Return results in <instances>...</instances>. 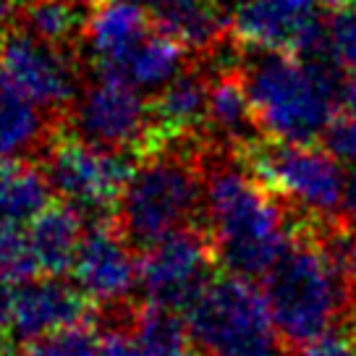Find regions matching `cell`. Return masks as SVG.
Wrapping results in <instances>:
<instances>
[{"label": "cell", "instance_id": "1", "mask_svg": "<svg viewBox=\"0 0 356 356\" xmlns=\"http://www.w3.org/2000/svg\"><path fill=\"white\" fill-rule=\"evenodd\" d=\"M204 231L215 262L231 278L265 280L283 252L307 225L293 210L257 181L241 155L207 142L202 152Z\"/></svg>", "mask_w": 356, "mask_h": 356}, {"label": "cell", "instance_id": "2", "mask_svg": "<svg viewBox=\"0 0 356 356\" xmlns=\"http://www.w3.org/2000/svg\"><path fill=\"white\" fill-rule=\"evenodd\" d=\"M262 296L283 351L296 354L335 330L356 338V301L327 270L307 225L262 280Z\"/></svg>", "mask_w": 356, "mask_h": 356}, {"label": "cell", "instance_id": "3", "mask_svg": "<svg viewBox=\"0 0 356 356\" xmlns=\"http://www.w3.org/2000/svg\"><path fill=\"white\" fill-rule=\"evenodd\" d=\"M207 142L165 147L139 160L113 215L131 246L147 249L176 231L204 222L202 152Z\"/></svg>", "mask_w": 356, "mask_h": 356}, {"label": "cell", "instance_id": "4", "mask_svg": "<svg viewBox=\"0 0 356 356\" xmlns=\"http://www.w3.org/2000/svg\"><path fill=\"white\" fill-rule=\"evenodd\" d=\"M241 81L265 139L314 147L333 118V100L299 58L246 47Z\"/></svg>", "mask_w": 356, "mask_h": 356}, {"label": "cell", "instance_id": "5", "mask_svg": "<svg viewBox=\"0 0 356 356\" xmlns=\"http://www.w3.org/2000/svg\"><path fill=\"white\" fill-rule=\"evenodd\" d=\"M249 173L307 222L341 220L346 170L323 147L262 139L241 152Z\"/></svg>", "mask_w": 356, "mask_h": 356}, {"label": "cell", "instance_id": "6", "mask_svg": "<svg viewBox=\"0 0 356 356\" xmlns=\"http://www.w3.org/2000/svg\"><path fill=\"white\" fill-rule=\"evenodd\" d=\"M194 346L202 356H280L265 296L254 283L222 275L186 312Z\"/></svg>", "mask_w": 356, "mask_h": 356}, {"label": "cell", "instance_id": "7", "mask_svg": "<svg viewBox=\"0 0 356 356\" xmlns=\"http://www.w3.org/2000/svg\"><path fill=\"white\" fill-rule=\"evenodd\" d=\"M139 160L129 152H108L66 131H58L42 157L53 194L81 215L105 220V212L118 210L126 186L131 184Z\"/></svg>", "mask_w": 356, "mask_h": 356}, {"label": "cell", "instance_id": "8", "mask_svg": "<svg viewBox=\"0 0 356 356\" xmlns=\"http://www.w3.org/2000/svg\"><path fill=\"white\" fill-rule=\"evenodd\" d=\"M215 262L204 225H191L147 246L139 257V286L152 307L189 312L210 289Z\"/></svg>", "mask_w": 356, "mask_h": 356}, {"label": "cell", "instance_id": "9", "mask_svg": "<svg viewBox=\"0 0 356 356\" xmlns=\"http://www.w3.org/2000/svg\"><path fill=\"white\" fill-rule=\"evenodd\" d=\"M0 71L37 108L56 118H68L87 84L81 81V56L56 50L19 26L0 40Z\"/></svg>", "mask_w": 356, "mask_h": 356}, {"label": "cell", "instance_id": "10", "mask_svg": "<svg viewBox=\"0 0 356 356\" xmlns=\"http://www.w3.org/2000/svg\"><path fill=\"white\" fill-rule=\"evenodd\" d=\"M147 100L118 79L87 81L66 118V131L108 152H129L139 160L147 139Z\"/></svg>", "mask_w": 356, "mask_h": 356}, {"label": "cell", "instance_id": "11", "mask_svg": "<svg viewBox=\"0 0 356 356\" xmlns=\"http://www.w3.org/2000/svg\"><path fill=\"white\" fill-rule=\"evenodd\" d=\"M76 289L102 309H121L139 286V257L113 218L95 220L74 265Z\"/></svg>", "mask_w": 356, "mask_h": 356}, {"label": "cell", "instance_id": "12", "mask_svg": "<svg viewBox=\"0 0 356 356\" xmlns=\"http://www.w3.org/2000/svg\"><path fill=\"white\" fill-rule=\"evenodd\" d=\"M234 37L246 47L301 58L323 40L317 0H252L231 16Z\"/></svg>", "mask_w": 356, "mask_h": 356}, {"label": "cell", "instance_id": "13", "mask_svg": "<svg viewBox=\"0 0 356 356\" xmlns=\"http://www.w3.org/2000/svg\"><path fill=\"white\" fill-rule=\"evenodd\" d=\"M155 32L147 6L136 0H102L89 13L84 44L92 53L97 79L126 81V66L149 34Z\"/></svg>", "mask_w": 356, "mask_h": 356}, {"label": "cell", "instance_id": "14", "mask_svg": "<svg viewBox=\"0 0 356 356\" xmlns=\"http://www.w3.org/2000/svg\"><path fill=\"white\" fill-rule=\"evenodd\" d=\"M84 293L60 278H37L13 291V323L8 338L29 346L40 338L81 325Z\"/></svg>", "mask_w": 356, "mask_h": 356}, {"label": "cell", "instance_id": "15", "mask_svg": "<svg viewBox=\"0 0 356 356\" xmlns=\"http://www.w3.org/2000/svg\"><path fill=\"white\" fill-rule=\"evenodd\" d=\"M152 26L178 42L191 58L218 50L231 34V16L215 0H147Z\"/></svg>", "mask_w": 356, "mask_h": 356}, {"label": "cell", "instance_id": "16", "mask_svg": "<svg viewBox=\"0 0 356 356\" xmlns=\"http://www.w3.org/2000/svg\"><path fill=\"white\" fill-rule=\"evenodd\" d=\"M63 126L66 118H56L37 108L0 71V160L44 157L50 142Z\"/></svg>", "mask_w": 356, "mask_h": 356}, {"label": "cell", "instance_id": "17", "mask_svg": "<svg viewBox=\"0 0 356 356\" xmlns=\"http://www.w3.org/2000/svg\"><path fill=\"white\" fill-rule=\"evenodd\" d=\"M207 136L215 145L231 149L236 155L262 142L252 111V102L244 89L238 71H225L212 76L210 84V111H207Z\"/></svg>", "mask_w": 356, "mask_h": 356}, {"label": "cell", "instance_id": "18", "mask_svg": "<svg viewBox=\"0 0 356 356\" xmlns=\"http://www.w3.org/2000/svg\"><path fill=\"white\" fill-rule=\"evenodd\" d=\"M29 241L37 257L40 273L47 278H60L74 270L79 249L84 241V215L66 202H53L47 210L29 222Z\"/></svg>", "mask_w": 356, "mask_h": 356}, {"label": "cell", "instance_id": "19", "mask_svg": "<svg viewBox=\"0 0 356 356\" xmlns=\"http://www.w3.org/2000/svg\"><path fill=\"white\" fill-rule=\"evenodd\" d=\"M53 204V186L34 160H0V222H32Z\"/></svg>", "mask_w": 356, "mask_h": 356}, {"label": "cell", "instance_id": "20", "mask_svg": "<svg viewBox=\"0 0 356 356\" xmlns=\"http://www.w3.org/2000/svg\"><path fill=\"white\" fill-rule=\"evenodd\" d=\"M87 22L89 13L84 16L81 8L66 0H22L16 26L56 50L81 56Z\"/></svg>", "mask_w": 356, "mask_h": 356}, {"label": "cell", "instance_id": "21", "mask_svg": "<svg viewBox=\"0 0 356 356\" xmlns=\"http://www.w3.org/2000/svg\"><path fill=\"white\" fill-rule=\"evenodd\" d=\"M134 356H191L189 323L178 312L163 307H145L131 323Z\"/></svg>", "mask_w": 356, "mask_h": 356}, {"label": "cell", "instance_id": "22", "mask_svg": "<svg viewBox=\"0 0 356 356\" xmlns=\"http://www.w3.org/2000/svg\"><path fill=\"white\" fill-rule=\"evenodd\" d=\"M189 60L191 56L181 44L155 29L145 42L139 44V50L129 60L126 81L139 92L145 89V92L157 95L160 89H165L184 68L189 66Z\"/></svg>", "mask_w": 356, "mask_h": 356}, {"label": "cell", "instance_id": "23", "mask_svg": "<svg viewBox=\"0 0 356 356\" xmlns=\"http://www.w3.org/2000/svg\"><path fill=\"white\" fill-rule=\"evenodd\" d=\"M40 265L32 252L29 231L24 225L0 222V283L19 289L37 280Z\"/></svg>", "mask_w": 356, "mask_h": 356}, {"label": "cell", "instance_id": "24", "mask_svg": "<svg viewBox=\"0 0 356 356\" xmlns=\"http://www.w3.org/2000/svg\"><path fill=\"white\" fill-rule=\"evenodd\" d=\"M325 47L335 66L356 79V6L325 11Z\"/></svg>", "mask_w": 356, "mask_h": 356}, {"label": "cell", "instance_id": "25", "mask_svg": "<svg viewBox=\"0 0 356 356\" xmlns=\"http://www.w3.org/2000/svg\"><path fill=\"white\" fill-rule=\"evenodd\" d=\"M22 356H100V333L87 325H74L24 346Z\"/></svg>", "mask_w": 356, "mask_h": 356}, {"label": "cell", "instance_id": "26", "mask_svg": "<svg viewBox=\"0 0 356 356\" xmlns=\"http://www.w3.org/2000/svg\"><path fill=\"white\" fill-rule=\"evenodd\" d=\"M327 155H333L338 163L356 165V115L348 113H333V118L320 139Z\"/></svg>", "mask_w": 356, "mask_h": 356}, {"label": "cell", "instance_id": "27", "mask_svg": "<svg viewBox=\"0 0 356 356\" xmlns=\"http://www.w3.org/2000/svg\"><path fill=\"white\" fill-rule=\"evenodd\" d=\"M289 356H356V338L346 330H335Z\"/></svg>", "mask_w": 356, "mask_h": 356}, {"label": "cell", "instance_id": "28", "mask_svg": "<svg viewBox=\"0 0 356 356\" xmlns=\"http://www.w3.org/2000/svg\"><path fill=\"white\" fill-rule=\"evenodd\" d=\"M341 222L356 231V165H348L343 186V204H341Z\"/></svg>", "mask_w": 356, "mask_h": 356}, {"label": "cell", "instance_id": "29", "mask_svg": "<svg viewBox=\"0 0 356 356\" xmlns=\"http://www.w3.org/2000/svg\"><path fill=\"white\" fill-rule=\"evenodd\" d=\"M13 291L11 286L0 283V335H8L13 323Z\"/></svg>", "mask_w": 356, "mask_h": 356}, {"label": "cell", "instance_id": "30", "mask_svg": "<svg viewBox=\"0 0 356 356\" xmlns=\"http://www.w3.org/2000/svg\"><path fill=\"white\" fill-rule=\"evenodd\" d=\"M16 24H19V3H13V0H0V40L8 32H13Z\"/></svg>", "mask_w": 356, "mask_h": 356}, {"label": "cell", "instance_id": "31", "mask_svg": "<svg viewBox=\"0 0 356 356\" xmlns=\"http://www.w3.org/2000/svg\"><path fill=\"white\" fill-rule=\"evenodd\" d=\"M215 3H218V6H220V8L228 13V16H234L238 8H244L246 3H252V0H215Z\"/></svg>", "mask_w": 356, "mask_h": 356}, {"label": "cell", "instance_id": "32", "mask_svg": "<svg viewBox=\"0 0 356 356\" xmlns=\"http://www.w3.org/2000/svg\"><path fill=\"white\" fill-rule=\"evenodd\" d=\"M317 3H320V8H325V11H338V8L354 6L356 0H317Z\"/></svg>", "mask_w": 356, "mask_h": 356}, {"label": "cell", "instance_id": "33", "mask_svg": "<svg viewBox=\"0 0 356 356\" xmlns=\"http://www.w3.org/2000/svg\"><path fill=\"white\" fill-rule=\"evenodd\" d=\"M66 3H71V6H76V8H81V11L92 13L97 6H100L102 0H66Z\"/></svg>", "mask_w": 356, "mask_h": 356}]
</instances>
